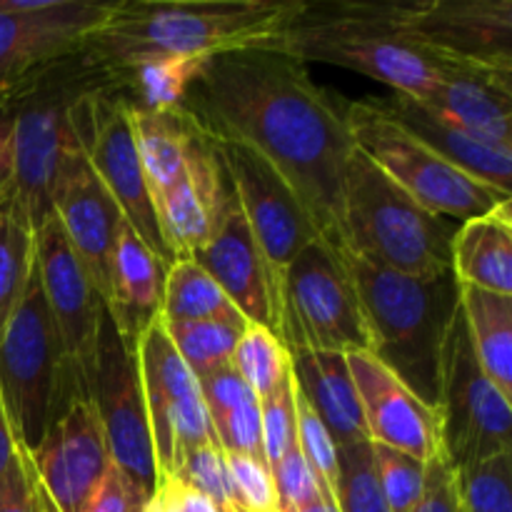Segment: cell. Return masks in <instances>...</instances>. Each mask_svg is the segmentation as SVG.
Segmentation results:
<instances>
[{"mask_svg": "<svg viewBox=\"0 0 512 512\" xmlns=\"http://www.w3.org/2000/svg\"><path fill=\"white\" fill-rule=\"evenodd\" d=\"M20 455L23 450L18 448L13 438V430H10L8 415H5L3 400H0V483L10 475V470L20 463Z\"/></svg>", "mask_w": 512, "mask_h": 512, "instance_id": "cell-49", "label": "cell"}, {"mask_svg": "<svg viewBox=\"0 0 512 512\" xmlns=\"http://www.w3.org/2000/svg\"><path fill=\"white\" fill-rule=\"evenodd\" d=\"M370 448H373L380 490H383L390 512H413L423 495L425 463H420L413 455L378 443H370Z\"/></svg>", "mask_w": 512, "mask_h": 512, "instance_id": "cell-39", "label": "cell"}, {"mask_svg": "<svg viewBox=\"0 0 512 512\" xmlns=\"http://www.w3.org/2000/svg\"><path fill=\"white\" fill-rule=\"evenodd\" d=\"M270 475H273L275 498H278V512H295L320 500H333V495L323 488L318 475L303 458L298 443L283 455L278 465L270 468Z\"/></svg>", "mask_w": 512, "mask_h": 512, "instance_id": "cell-42", "label": "cell"}, {"mask_svg": "<svg viewBox=\"0 0 512 512\" xmlns=\"http://www.w3.org/2000/svg\"><path fill=\"white\" fill-rule=\"evenodd\" d=\"M458 298L480 368L512 400V295L458 283Z\"/></svg>", "mask_w": 512, "mask_h": 512, "instance_id": "cell-29", "label": "cell"}, {"mask_svg": "<svg viewBox=\"0 0 512 512\" xmlns=\"http://www.w3.org/2000/svg\"><path fill=\"white\" fill-rule=\"evenodd\" d=\"M150 500L153 498H148L133 480L125 478L115 465H110L108 475L83 512H145Z\"/></svg>", "mask_w": 512, "mask_h": 512, "instance_id": "cell-45", "label": "cell"}, {"mask_svg": "<svg viewBox=\"0 0 512 512\" xmlns=\"http://www.w3.org/2000/svg\"><path fill=\"white\" fill-rule=\"evenodd\" d=\"M28 460L55 512H83L113 465L93 403L73 400Z\"/></svg>", "mask_w": 512, "mask_h": 512, "instance_id": "cell-19", "label": "cell"}, {"mask_svg": "<svg viewBox=\"0 0 512 512\" xmlns=\"http://www.w3.org/2000/svg\"><path fill=\"white\" fill-rule=\"evenodd\" d=\"M168 478H175L188 485V488L198 490L200 495H205L218 508V512H245L240 508L238 498H235L225 453L215 443V438L208 440V443L195 445L188 453L180 455Z\"/></svg>", "mask_w": 512, "mask_h": 512, "instance_id": "cell-37", "label": "cell"}, {"mask_svg": "<svg viewBox=\"0 0 512 512\" xmlns=\"http://www.w3.org/2000/svg\"><path fill=\"white\" fill-rule=\"evenodd\" d=\"M145 512H158V508H155V500H150V505H148V510Z\"/></svg>", "mask_w": 512, "mask_h": 512, "instance_id": "cell-52", "label": "cell"}, {"mask_svg": "<svg viewBox=\"0 0 512 512\" xmlns=\"http://www.w3.org/2000/svg\"><path fill=\"white\" fill-rule=\"evenodd\" d=\"M453 275L460 285L512 295L510 203L458 225L453 238Z\"/></svg>", "mask_w": 512, "mask_h": 512, "instance_id": "cell-27", "label": "cell"}, {"mask_svg": "<svg viewBox=\"0 0 512 512\" xmlns=\"http://www.w3.org/2000/svg\"><path fill=\"white\" fill-rule=\"evenodd\" d=\"M53 215L63 228L75 258L83 265L95 295L113 305V250L123 213L95 175L73 125H65L63 150L53 183Z\"/></svg>", "mask_w": 512, "mask_h": 512, "instance_id": "cell-15", "label": "cell"}, {"mask_svg": "<svg viewBox=\"0 0 512 512\" xmlns=\"http://www.w3.org/2000/svg\"><path fill=\"white\" fill-rule=\"evenodd\" d=\"M223 165L210 138L193 125L185 148V168L173 188L153 200L160 235L173 260H190L213 225Z\"/></svg>", "mask_w": 512, "mask_h": 512, "instance_id": "cell-22", "label": "cell"}, {"mask_svg": "<svg viewBox=\"0 0 512 512\" xmlns=\"http://www.w3.org/2000/svg\"><path fill=\"white\" fill-rule=\"evenodd\" d=\"M295 383V380H293ZM295 443H298L300 453L308 460L313 473L323 483V488L330 495H335V483H338V468H340V450L335 445L333 435L318 418L308 400L298 393L295 388ZM335 500V498H333Z\"/></svg>", "mask_w": 512, "mask_h": 512, "instance_id": "cell-40", "label": "cell"}, {"mask_svg": "<svg viewBox=\"0 0 512 512\" xmlns=\"http://www.w3.org/2000/svg\"><path fill=\"white\" fill-rule=\"evenodd\" d=\"M110 8L90 0H0V103L23 93L43 65L78 53Z\"/></svg>", "mask_w": 512, "mask_h": 512, "instance_id": "cell-16", "label": "cell"}, {"mask_svg": "<svg viewBox=\"0 0 512 512\" xmlns=\"http://www.w3.org/2000/svg\"><path fill=\"white\" fill-rule=\"evenodd\" d=\"M40 495H43V490H40ZM43 510H45V512H55L53 505L48 503V498H45V495H43Z\"/></svg>", "mask_w": 512, "mask_h": 512, "instance_id": "cell-51", "label": "cell"}, {"mask_svg": "<svg viewBox=\"0 0 512 512\" xmlns=\"http://www.w3.org/2000/svg\"><path fill=\"white\" fill-rule=\"evenodd\" d=\"M295 512H338V505H335V500H320V503H313Z\"/></svg>", "mask_w": 512, "mask_h": 512, "instance_id": "cell-50", "label": "cell"}, {"mask_svg": "<svg viewBox=\"0 0 512 512\" xmlns=\"http://www.w3.org/2000/svg\"><path fill=\"white\" fill-rule=\"evenodd\" d=\"M338 450L340 468L333 495L338 512H390L383 490H380L370 443Z\"/></svg>", "mask_w": 512, "mask_h": 512, "instance_id": "cell-38", "label": "cell"}, {"mask_svg": "<svg viewBox=\"0 0 512 512\" xmlns=\"http://www.w3.org/2000/svg\"><path fill=\"white\" fill-rule=\"evenodd\" d=\"M288 355L295 388L323 420L335 445L350 448V445L370 443L348 358L340 353L308 348L288 350Z\"/></svg>", "mask_w": 512, "mask_h": 512, "instance_id": "cell-25", "label": "cell"}, {"mask_svg": "<svg viewBox=\"0 0 512 512\" xmlns=\"http://www.w3.org/2000/svg\"><path fill=\"white\" fill-rule=\"evenodd\" d=\"M418 103L478 138L512 145V73L475 65L455 68Z\"/></svg>", "mask_w": 512, "mask_h": 512, "instance_id": "cell-24", "label": "cell"}, {"mask_svg": "<svg viewBox=\"0 0 512 512\" xmlns=\"http://www.w3.org/2000/svg\"><path fill=\"white\" fill-rule=\"evenodd\" d=\"M210 143L228 173L245 223L265 260L280 318V293H283L285 273L300 250L308 248L320 235L293 190L280 180V175L270 165H265L243 145L225 143V140H210Z\"/></svg>", "mask_w": 512, "mask_h": 512, "instance_id": "cell-13", "label": "cell"}, {"mask_svg": "<svg viewBox=\"0 0 512 512\" xmlns=\"http://www.w3.org/2000/svg\"><path fill=\"white\" fill-rule=\"evenodd\" d=\"M380 105L403 125L405 130L423 140L430 150L465 170L473 178L493 185L512 195V145H500L493 140L478 138L460 125L450 123L443 115L433 113L408 95L393 93L390 98H378Z\"/></svg>", "mask_w": 512, "mask_h": 512, "instance_id": "cell-23", "label": "cell"}, {"mask_svg": "<svg viewBox=\"0 0 512 512\" xmlns=\"http://www.w3.org/2000/svg\"><path fill=\"white\" fill-rule=\"evenodd\" d=\"M435 408L440 413V445L453 468L512 450L510 398L480 368L460 308L440 350Z\"/></svg>", "mask_w": 512, "mask_h": 512, "instance_id": "cell-9", "label": "cell"}, {"mask_svg": "<svg viewBox=\"0 0 512 512\" xmlns=\"http://www.w3.org/2000/svg\"><path fill=\"white\" fill-rule=\"evenodd\" d=\"M455 230L453 220L415 203L373 160L353 150L345 175L340 250L408 278L435 280L453 273Z\"/></svg>", "mask_w": 512, "mask_h": 512, "instance_id": "cell-5", "label": "cell"}, {"mask_svg": "<svg viewBox=\"0 0 512 512\" xmlns=\"http://www.w3.org/2000/svg\"><path fill=\"white\" fill-rule=\"evenodd\" d=\"M0 400L25 455L75 400L58 330L33 268L18 308L0 335Z\"/></svg>", "mask_w": 512, "mask_h": 512, "instance_id": "cell-6", "label": "cell"}, {"mask_svg": "<svg viewBox=\"0 0 512 512\" xmlns=\"http://www.w3.org/2000/svg\"><path fill=\"white\" fill-rule=\"evenodd\" d=\"M278 338L285 350L370 353V335L343 250L313 240L290 263L280 293Z\"/></svg>", "mask_w": 512, "mask_h": 512, "instance_id": "cell-8", "label": "cell"}, {"mask_svg": "<svg viewBox=\"0 0 512 512\" xmlns=\"http://www.w3.org/2000/svg\"><path fill=\"white\" fill-rule=\"evenodd\" d=\"M180 108L210 140L248 148L280 175L325 243L343 245L350 155L345 108L308 68L275 50H235L205 60Z\"/></svg>", "mask_w": 512, "mask_h": 512, "instance_id": "cell-1", "label": "cell"}, {"mask_svg": "<svg viewBox=\"0 0 512 512\" xmlns=\"http://www.w3.org/2000/svg\"><path fill=\"white\" fill-rule=\"evenodd\" d=\"M390 23L455 65L512 73V0L388 3Z\"/></svg>", "mask_w": 512, "mask_h": 512, "instance_id": "cell-14", "label": "cell"}, {"mask_svg": "<svg viewBox=\"0 0 512 512\" xmlns=\"http://www.w3.org/2000/svg\"><path fill=\"white\" fill-rule=\"evenodd\" d=\"M13 195V120L0 115V208Z\"/></svg>", "mask_w": 512, "mask_h": 512, "instance_id": "cell-48", "label": "cell"}, {"mask_svg": "<svg viewBox=\"0 0 512 512\" xmlns=\"http://www.w3.org/2000/svg\"><path fill=\"white\" fill-rule=\"evenodd\" d=\"M168 265L145 245V240L130 228L120 225L113 250V315L125 340L138 343L145 325L160 315Z\"/></svg>", "mask_w": 512, "mask_h": 512, "instance_id": "cell-26", "label": "cell"}, {"mask_svg": "<svg viewBox=\"0 0 512 512\" xmlns=\"http://www.w3.org/2000/svg\"><path fill=\"white\" fill-rule=\"evenodd\" d=\"M163 325L198 323V320H233L248 323L238 313L228 295L218 283L200 268L195 260H173L165 273L163 305H160Z\"/></svg>", "mask_w": 512, "mask_h": 512, "instance_id": "cell-31", "label": "cell"}, {"mask_svg": "<svg viewBox=\"0 0 512 512\" xmlns=\"http://www.w3.org/2000/svg\"><path fill=\"white\" fill-rule=\"evenodd\" d=\"M260 430H263V458L268 468L278 465L295 445V383L293 373L285 383L260 400Z\"/></svg>", "mask_w": 512, "mask_h": 512, "instance_id": "cell-41", "label": "cell"}, {"mask_svg": "<svg viewBox=\"0 0 512 512\" xmlns=\"http://www.w3.org/2000/svg\"><path fill=\"white\" fill-rule=\"evenodd\" d=\"M35 270H38L45 305L63 345L75 400H90L103 303L95 295L55 215H48L35 228Z\"/></svg>", "mask_w": 512, "mask_h": 512, "instance_id": "cell-17", "label": "cell"}, {"mask_svg": "<svg viewBox=\"0 0 512 512\" xmlns=\"http://www.w3.org/2000/svg\"><path fill=\"white\" fill-rule=\"evenodd\" d=\"M208 58H153L130 70L125 78L135 83L145 110H178L188 95L190 85L198 80Z\"/></svg>", "mask_w": 512, "mask_h": 512, "instance_id": "cell-35", "label": "cell"}, {"mask_svg": "<svg viewBox=\"0 0 512 512\" xmlns=\"http://www.w3.org/2000/svg\"><path fill=\"white\" fill-rule=\"evenodd\" d=\"M130 115H133L135 148L143 165L150 200H158L183 173L193 120L183 108L158 113L133 105Z\"/></svg>", "mask_w": 512, "mask_h": 512, "instance_id": "cell-30", "label": "cell"}, {"mask_svg": "<svg viewBox=\"0 0 512 512\" xmlns=\"http://www.w3.org/2000/svg\"><path fill=\"white\" fill-rule=\"evenodd\" d=\"M413 512H463L460 510L455 468L443 453V448L425 463L423 495Z\"/></svg>", "mask_w": 512, "mask_h": 512, "instance_id": "cell-44", "label": "cell"}, {"mask_svg": "<svg viewBox=\"0 0 512 512\" xmlns=\"http://www.w3.org/2000/svg\"><path fill=\"white\" fill-rule=\"evenodd\" d=\"M35 268V228L13 198L0 208V335Z\"/></svg>", "mask_w": 512, "mask_h": 512, "instance_id": "cell-32", "label": "cell"}, {"mask_svg": "<svg viewBox=\"0 0 512 512\" xmlns=\"http://www.w3.org/2000/svg\"><path fill=\"white\" fill-rule=\"evenodd\" d=\"M133 103L110 90L78 95L68 103V120L103 188L123 213V220L170 268L168 253L145 183L133 133Z\"/></svg>", "mask_w": 512, "mask_h": 512, "instance_id": "cell-11", "label": "cell"}, {"mask_svg": "<svg viewBox=\"0 0 512 512\" xmlns=\"http://www.w3.org/2000/svg\"><path fill=\"white\" fill-rule=\"evenodd\" d=\"M350 375L358 388L365 430L370 443L400 450L428 463L440 445V413L405 385L373 353H350Z\"/></svg>", "mask_w": 512, "mask_h": 512, "instance_id": "cell-20", "label": "cell"}, {"mask_svg": "<svg viewBox=\"0 0 512 512\" xmlns=\"http://www.w3.org/2000/svg\"><path fill=\"white\" fill-rule=\"evenodd\" d=\"M190 260H195L223 288L248 323L263 325L278 335V303L270 273L245 223L225 168L210 233Z\"/></svg>", "mask_w": 512, "mask_h": 512, "instance_id": "cell-18", "label": "cell"}, {"mask_svg": "<svg viewBox=\"0 0 512 512\" xmlns=\"http://www.w3.org/2000/svg\"><path fill=\"white\" fill-rule=\"evenodd\" d=\"M300 0L155 3L118 0L90 30L78 55L93 70L125 78L153 58H213L235 50H270Z\"/></svg>", "mask_w": 512, "mask_h": 512, "instance_id": "cell-2", "label": "cell"}, {"mask_svg": "<svg viewBox=\"0 0 512 512\" xmlns=\"http://www.w3.org/2000/svg\"><path fill=\"white\" fill-rule=\"evenodd\" d=\"M0 512H45L40 485L35 480L28 455H20V463L0 483Z\"/></svg>", "mask_w": 512, "mask_h": 512, "instance_id": "cell-46", "label": "cell"}, {"mask_svg": "<svg viewBox=\"0 0 512 512\" xmlns=\"http://www.w3.org/2000/svg\"><path fill=\"white\" fill-rule=\"evenodd\" d=\"M230 365L260 400L278 390L290 375V355L283 340L263 325L248 323Z\"/></svg>", "mask_w": 512, "mask_h": 512, "instance_id": "cell-34", "label": "cell"}, {"mask_svg": "<svg viewBox=\"0 0 512 512\" xmlns=\"http://www.w3.org/2000/svg\"><path fill=\"white\" fill-rule=\"evenodd\" d=\"M68 103L25 100L13 120V195L33 228L53 215V183L68 125Z\"/></svg>", "mask_w": 512, "mask_h": 512, "instance_id": "cell-21", "label": "cell"}, {"mask_svg": "<svg viewBox=\"0 0 512 512\" xmlns=\"http://www.w3.org/2000/svg\"><path fill=\"white\" fill-rule=\"evenodd\" d=\"M345 120L355 148L430 213L465 223L510 203L512 195L440 158L405 130L378 98L348 103Z\"/></svg>", "mask_w": 512, "mask_h": 512, "instance_id": "cell-7", "label": "cell"}, {"mask_svg": "<svg viewBox=\"0 0 512 512\" xmlns=\"http://www.w3.org/2000/svg\"><path fill=\"white\" fill-rule=\"evenodd\" d=\"M90 403L98 413L115 468L133 480L148 498H155L160 475L140 383L138 350L135 343L123 338L105 305L100 308Z\"/></svg>", "mask_w": 512, "mask_h": 512, "instance_id": "cell-10", "label": "cell"}, {"mask_svg": "<svg viewBox=\"0 0 512 512\" xmlns=\"http://www.w3.org/2000/svg\"><path fill=\"white\" fill-rule=\"evenodd\" d=\"M370 335V353L388 365L425 403L438 398V365L445 333L460 308L453 273L418 280L345 253Z\"/></svg>", "mask_w": 512, "mask_h": 512, "instance_id": "cell-4", "label": "cell"}, {"mask_svg": "<svg viewBox=\"0 0 512 512\" xmlns=\"http://www.w3.org/2000/svg\"><path fill=\"white\" fill-rule=\"evenodd\" d=\"M460 510L512 512V450L455 468Z\"/></svg>", "mask_w": 512, "mask_h": 512, "instance_id": "cell-36", "label": "cell"}, {"mask_svg": "<svg viewBox=\"0 0 512 512\" xmlns=\"http://www.w3.org/2000/svg\"><path fill=\"white\" fill-rule=\"evenodd\" d=\"M235 498L245 512H278V498L270 468L265 460L250 455L225 453Z\"/></svg>", "mask_w": 512, "mask_h": 512, "instance_id": "cell-43", "label": "cell"}, {"mask_svg": "<svg viewBox=\"0 0 512 512\" xmlns=\"http://www.w3.org/2000/svg\"><path fill=\"white\" fill-rule=\"evenodd\" d=\"M155 508L158 512H218L213 503L198 490L188 488L175 478H163L155 493Z\"/></svg>", "mask_w": 512, "mask_h": 512, "instance_id": "cell-47", "label": "cell"}, {"mask_svg": "<svg viewBox=\"0 0 512 512\" xmlns=\"http://www.w3.org/2000/svg\"><path fill=\"white\" fill-rule=\"evenodd\" d=\"M270 50L300 63L355 70L415 100L433 93L455 68H465L405 38L390 23L388 3H300Z\"/></svg>", "mask_w": 512, "mask_h": 512, "instance_id": "cell-3", "label": "cell"}, {"mask_svg": "<svg viewBox=\"0 0 512 512\" xmlns=\"http://www.w3.org/2000/svg\"><path fill=\"white\" fill-rule=\"evenodd\" d=\"M138 368L148 410L150 438L160 480L173 473L183 453L213 440L200 383L170 343L163 320L153 318L138 335Z\"/></svg>", "mask_w": 512, "mask_h": 512, "instance_id": "cell-12", "label": "cell"}, {"mask_svg": "<svg viewBox=\"0 0 512 512\" xmlns=\"http://www.w3.org/2000/svg\"><path fill=\"white\" fill-rule=\"evenodd\" d=\"M245 325L248 323H233V320H198V323L165 325V330L183 363L200 380L230 365Z\"/></svg>", "mask_w": 512, "mask_h": 512, "instance_id": "cell-33", "label": "cell"}, {"mask_svg": "<svg viewBox=\"0 0 512 512\" xmlns=\"http://www.w3.org/2000/svg\"><path fill=\"white\" fill-rule=\"evenodd\" d=\"M208 410L215 443L223 453L263 458V430H260V398L235 373L233 365L215 370L198 380Z\"/></svg>", "mask_w": 512, "mask_h": 512, "instance_id": "cell-28", "label": "cell"}]
</instances>
